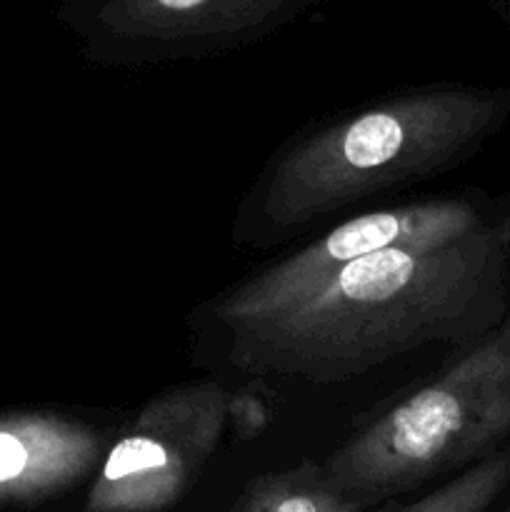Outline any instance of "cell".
<instances>
[{"label":"cell","instance_id":"8","mask_svg":"<svg viewBox=\"0 0 510 512\" xmlns=\"http://www.w3.org/2000/svg\"><path fill=\"white\" fill-rule=\"evenodd\" d=\"M365 503L348 498L310 460L298 468L250 480L230 512H360Z\"/></svg>","mask_w":510,"mask_h":512},{"label":"cell","instance_id":"3","mask_svg":"<svg viewBox=\"0 0 510 512\" xmlns=\"http://www.w3.org/2000/svg\"><path fill=\"white\" fill-rule=\"evenodd\" d=\"M508 435L510 320L365 425L320 468L335 490L368 505L450 473Z\"/></svg>","mask_w":510,"mask_h":512},{"label":"cell","instance_id":"6","mask_svg":"<svg viewBox=\"0 0 510 512\" xmlns=\"http://www.w3.org/2000/svg\"><path fill=\"white\" fill-rule=\"evenodd\" d=\"M478 228V213L463 200H423L358 215L225 293L215 320L230 328L283 313L355 260L395 248H440Z\"/></svg>","mask_w":510,"mask_h":512},{"label":"cell","instance_id":"5","mask_svg":"<svg viewBox=\"0 0 510 512\" xmlns=\"http://www.w3.org/2000/svg\"><path fill=\"white\" fill-rule=\"evenodd\" d=\"M323 0H78L70 25L98 63H155L255 43Z\"/></svg>","mask_w":510,"mask_h":512},{"label":"cell","instance_id":"7","mask_svg":"<svg viewBox=\"0 0 510 512\" xmlns=\"http://www.w3.org/2000/svg\"><path fill=\"white\" fill-rule=\"evenodd\" d=\"M105 453V435L68 415L0 413V505L65 493L90 478Z\"/></svg>","mask_w":510,"mask_h":512},{"label":"cell","instance_id":"2","mask_svg":"<svg viewBox=\"0 0 510 512\" xmlns=\"http://www.w3.org/2000/svg\"><path fill=\"white\" fill-rule=\"evenodd\" d=\"M500 113L503 95L473 88L380 100L293 145L270 170L263 213L275 225H303L443 173L473 153Z\"/></svg>","mask_w":510,"mask_h":512},{"label":"cell","instance_id":"4","mask_svg":"<svg viewBox=\"0 0 510 512\" xmlns=\"http://www.w3.org/2000/svg\"><path fill=\"white\" fill-rule=\"evenodd\" d=\"M228 403L218 380L153 395L105 453L80 512H163L183 500L218 448Z\"/></svg>","mask_w":510,"mask_h":512},{"label":"cell","instance_id":"10","mask_svg":"<svg viewBox=\"0 0 510 512\" xmlns=\"http://www.w3.org/2000/svg\"><path fill=\"white\" fill-rule=\"evenodd\" d=\"M505 512H510V508H508V510H505Z\"/></svg>","mask_w":510,"mask_h":512},{"label":"cell","instance_id":"9","mask_svg":"<svg viewBox=\"0 0 510 512\" xmlns=\"http://www.w3.org/2000/svg\"><path fill=\"white\" fill-rule=\"evenodd\" d=\"M510 483V450L478 460L420 500L388 512H485Z\"/></svg>","mask_w":510,"mask_h":512},{"label":"cell","instance_id":"1","mask_svg":"<svg viewBox=\"0 0 510 512\" xmlns=\"http://www.w3.org/2000/svg\"><path fill=\"white\" fill-rule=\"evenodd\" d=\"M503 235L473 230L440 248L355 260L283 313L225 328L238 368L345 383L430 343L478 335L498 308Z\"/></svg>","mask_w":510,"mask_h":512}]
</instances>
